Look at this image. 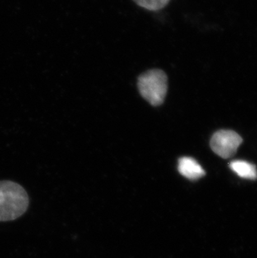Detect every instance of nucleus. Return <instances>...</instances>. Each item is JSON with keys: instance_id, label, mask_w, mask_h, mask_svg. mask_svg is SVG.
I'll list each match as a JSON object with an SVG mask.
<instances>
[{"instance_id": "3", "label": "nucleus", "mask_w": 257, "mask_h": 258, "mask_svg": "<svg viewBox=\"0 0 257 258\" xmlns=\"http://www.w3.org/2000/svg\"><path fill=\"white\" fill-rule=\"evenodd\" d=\"M242 143V138L233 131L221 130L211 137V147L212 151L222 158L232 157Z\"/></svg>"}, {"instance_id": "4", "label": "nucleus", "mask_w": 257, "mask_h": 258, "mask_svg": "<svg viewBox=\"0 0 257 258\" xmlns=\"http://www.w3.org/2000/svg\"><path fill=\"white\" fill-rule=\"evenodd\" d=\"M178 171L184 177L191 180H198L206 175V171L202 166L190 157H181L179 160Z\"/></svg>"}, {"instance_id": "6", "label": "nucleus", "mask_w": 257, "mask_h": 258, "mask_svg": "<svg viewBox=\"0 0 257 258\" xmlns=\"http://www.w3.org/2000/svg\"><path fill=\"white\" fill-rule=\"evenodd\" d=\"M136 5L150 11L162 10L169 4L170 0H133Z\"/></svg>"}, {"instance_id": "2", "label": "nucleus", "mask_w": 257, "mask_h": 258, "mask_svg": "<svg viewBox=\"0 0 257 258\" xmlns=\"http://www.w3.org/2000/svg\"><path fill=\"white\" fill-rule=\"evenodd\" d=\"M137 87L141 96L152 106L165 101L168 91V78L161 70H150L139 76Z\"/></svg>"}, {"instance_id": "5", "label": "nucleus", "mask_w": 257, "mask_h": 258, "mask_svg": "<svg viewBox=\"0 0 257 258\" xmlns=\"http://www.w3.org/2000/svg\"><path fill=\"white\" fill-rule=\"evenodd\" d=\"M230 168L240 177L248 180H255L257 171L255 166L245 161H234L230 164Z\"/></svg>"}, {"instance_id": "1", "label": "nucleus", "mask_w": 257, "mask_h": 258, "mask_svg": "<svg viewBox=\"0 0 257 258\" xmlns=\"http://www.w3.org/2000/svg\"><path fill=\"white\" fill-rule=\"evenodd\" d=\"M29 205V196L22 185L12 180H0V222L20 218Z\"/></svg>"}]
</instances>
